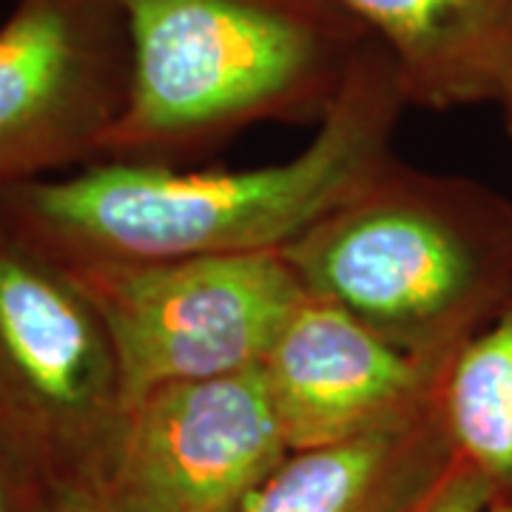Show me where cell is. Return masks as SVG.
Masks as SVG:
<instances>
[{
	"mask_svg": "<svg viewBox=\"0 0 512 512\" xmlns=\"http://www.w3.org/2000/svg\"><path fill=\"white\" fill-rule=\"evenodd\" d=\"M390 52L370 37L308 146L256 168L94 160L0 191V217L63 268L183 256L279 254L390 163L407 109Z\"/></svg>",
	"mask_w": 512,
	"mask_h": 512,
	"instance_id": "cell-1",
	"label": "cell"
},
{
	"mask_svg": "<svg viewBox=\"0 0 512 512\" xmlns=\"http://www.w3.org/2000/svg\"><path fill=\"white\" fill-rule=\"evenodd\" d=\"M126 109L100 160L194 168L262 123H319L370 29L339 0H114Z\"/></svg>",
	"mask_w": 512,
	"mask_h": 512,
	"instance_id": "cell-2",
	"label": "cell"
},
{
	"mask_svg": "<svg viewBox=\"0 0 512 512\" xmlns=\"http://www.w3.org/2000/svg\"><path fill=\"white\" fill-rule=\"evenodd\" d=\"M282 254L308 296L450 365L512 302V200L393 157Z\"/></svg>",
	"mask_w": 512,
	"mask_h": 512,
	"instance_id": "cell-3",
	"label": "cell"
},
{
	"mask_svg": "<svg viewBox=\"0 0 512 512\" xmlns=\"http://www.w3.org/2000/svg\"><path fill=\"white\" fill-rule=\"evenodd\" d=\"M128 410L92 299L0 217V433L66 501L94 498L111 476Z\"/></svg>",
	"mask_w": 512,
	"mask_h": 512,
	"instance_id": "cell-4",
	"label": "cell"
},
{
	"mask_svg": "<svg viewBox=\"0 0 512 512\" xmlns=\"http://www.w3.org/2000/svg\"><path fill=\"white\" fill-rule=\"evenodd\" d=\"M66 271L109 330L128 407L163 384L259 367L308 296L282 251Z\"/></svg>",
	"mask_w": 512,
	"mask_h": 512,
	"instance_id": "cell-5",
	"label": "cell"
},
{
	"mask_svg": "<svg viewBox=\"0 0 512 512\" xmlns=\"http://www.w3.org/2000/svg\"><path fill=\"white\" fill-rule=\"evenodd\" d=\"M128 72L114 0H15L0 26V191L100 160Z\"/></svg>",
	"mask_w": 512,
	"mask_h": 512,
	"instance_id": "cell-6",
	"label": "cell"
},
{
	"mask_svg": "<svg viewBox=\"0 0 512 512\" xmlns=\"http://www.w3.org/2000/svg\"><path fill=\"white\" fill-rule=\"evenodd\" d=\"M288 450L262 367L163 384L131 404L94 498L111 512H228Z\"/></svg>",
	"mask_w": 512,
	"mask_h": 512,
	"instance_id": "cell-7",
	"label": "cell"
},
{
	"mask_svg": "<svg viewBox=\"0 0 512 512\" xmlns=\"http://www.w3.org/2000/svg\"><path fill=\"white\" fill-rule=\"evenodd\" d=\"M259 367L296 450L424 419L439 407L450 365L419 359L348 311L305 296Z\"/></svg>",
	"mask_w": 512,
	"mask_h": 512,
	"instance_id": "cell-8",
	"label": "cell"
},
{
	"mask_svg": "<svg viewBox=\"0 0 512 512\" xmlns=\"http://www.w3.org/2000/svg\"><path fill=\"white\" fill-rule=\"evenodd\" d=\"M456 458L439 402L396 430L288 450L228 512H416Z\"/></svg>",
	"mask_w": 512,
	"mask_h": 512,
	"instance_id": "cell-9",
	"label": "cell"
},
{
	"mask_svg": "<svg viewBox=\"0 0 512 512\" xmlns=\"http://www.w3.org/2000/svg\"><path fill=\"white\" fill-rule=\"evenodd\" d=\"M390 52L410 106L512 103V0H339Z\"/></svg>",
	"mask_w": 512,
	"mask_h": 512,
	"instance_id": "cell-10",
	"label": "cell"
},
{
	"mask_svg": "<svg viewBox=\"0 0 512 512\" xmlns=\"http://www.w3.org/2000/svg\"><path fill=\"white\" fill-rule=\"evenodd\" d=\"M439 402L456 456L487 481L490 501L512 504V302L458 350Z\"/></svg>",
	"mask_w": 512,
	"mask_h": 512,
	"instance_id": "cell-11",
	"label": "cell"
},
{
	"mask_svg": "<svg viewBox=\"0 0 512 512\" xmlns=\"http://www.w3.org/2000/svg\"><path fill=\"white\" fill-rule=\"evenodd\" d=\"M66 498L20 450L0 433V512H63Z\"/></svg>",
	"mask_w": 512,
	"mask_h": 512,
	"instance_id": "cell-12",
	"label": "cell"
},
{
	"mask_svg": "<svg viewBox=\"0 0 512 512\" xmlns=\"http://www.w3.org/2000/svg\"><path fill=\"white\" fill-rule=\"evenodd\" d=\"M487 504H490L487 481L464 458H456V464L436 487V493L416 512H484Z\"/></svg>",
	"mask_w": 512,
	"mask_h": 512,
	"instance_id": "cell-13",
	"label": "cell"
},
{
	"mask_svg": "<svg viewBox=\"0 0 512 512\" xmlns=\"http://www.w3.org/2000/svg\"><path fill=\"white\" fill-rule=\"evenodd\" d=\"M63 512H111V510L109 507H103L97 498H72V501H66Z\"/></svg>",
	"mask_w": 512,
	"mask_h": 512,
	"instance_id": "cell-14",
	"label": "cell"
},
{
	"mask_svg": "<svg viewBox=\"0 0 512 512\" xmlns=\"http://www.w3.org/2000/svg\"><path fill=\"white\" fill-rule=\"evenodd\" d=\"M484 512H512V504H504V501H490Z\"/></svg>",
	"mask_w": 512,
	"mask_h": 512,
	"instance_id": "cell-15",
	"label": "cell"
},
{
	"mask_svg": "<svg viewBox=\"0 0 512 512\" xmlns=\"http://www.w3.org/2000/svg\"><path fill=\"white\" fill-rule=\"evenodd\" d=\"M504 123H507V134H510V140H512V103H507V106H504Z\"/></svg>",
	"mask_w": 512,
	"mask_h": 512,
	"instance_id": "cell-16",
	"label": "cell"
}]
</instances>
